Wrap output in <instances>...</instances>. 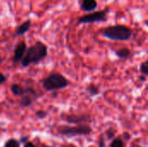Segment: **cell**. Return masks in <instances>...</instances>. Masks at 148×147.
<instances>
[{
  "label": "cell",
  "instance_id": "e0dca14e",
  "mask_svg": "<svg viewBox=\"0 0 148 147\" xmlns=\"http://www.w3.org/2000/svg\"><path fill=\"white\" fill-rule=\"evenodd\" d=\"M48 115V113L44 110H38L36 112V116L38 119H44Z\"/></svg>",
  "mask_w": 148,
  "mask_h": 147
},
{
  "label": "cell",
  "instance_id": "7402d4cb",
  "mask_svg": "<svg viewBox=\"0 0 148 147\" xmlns=\"http://www.w3.org/2000/svg\"><path fill=\"white\" fill-rule=\"evenodd\" d=\"M140 80L141 81H147V77H146L145 75H141L140 76Z\"/></svg>",
  "mask_w": 148,
  "mask_h": 147
},
{
  "label": "cell",
  "instance_id": "52a82bcc",
  "mask_svg": "<svg viewBox=\"0 0 148 147\" xmlns=\"http://www.w3.org/2000/svg\"><path fill=\"white\" fill-rule=\"evenodd\" d=\"M62 119L65 120L68 123L70 124H76L80 125L83 122H90L91 121V117L88 114H68V115H62Z\"/></svg>",
  "mask_w": 148,
  "mask_h": 147
},
{
  "label": "cell",
  "instance_id": "5bb4252c",
  "mask_svg": "<svg viewBox=\"0 0 148 147\" xmlns=\"http://www.w3.org/2000/svg\"><path fill=\"white\" fill-rule=\"evenodd\" d=\"M140 71L141 73V75H145V76H147L148 75V61L146 60L144 61L140 66Z\"/></svg>",
  "mask_w": 148,
  "mask_h": 147
},
{
  "label": "cell",
  "instance_id": "d4e9b609",
  "mask_svg": "<svg viewBox=\"0 0 148 147\" xmlns=\"http://www.w3.org/2000/svg\"><path fill=\"white\" fill-rule=\"evenodd\" d=\"M41 147H49V146H42Z\"/></svg>",
  "mask_w": 148,
  "mask_h": 147
},
{
  "label": "cell",
  "instance_id": "603a6c76",
  "mask_svg": "<svg viewBox=\"0 0 148 147\" xmlns=\"http://www.w3.org/2000/svg\"><path fill=\"white\" fill-rule=\"evenodd\" d=\"M28 139H29V137H28V136H27V137H25V138H22V139H21V142H25Z\"/></svg>",
  "mask_w": 148,
  "mask_h": 147
},
{
  "label": "cell",
  "instance_id": "30bf717a",
  "mask_svg": "<svg viewBox=\"0 0 148 147\" xmlns=\"http://www.w3.org/2000/svg\"><path fill=\"white\" fill-rule=\"evenodd\" d=\"M30 27H31V20L28 19V20L24 21L23 23H21L19 26L16 27V31L14 33V36H23V35L26 34L29 30Z\"/></svg>",
  "mask_w": 148,
  "mask_h": 147
},
{
  "label": "cell",
  "instance_id": "3957f363",
  "mask_svg": "<svg viewBox=\"0 0 148 147\" xmlns=\"http://www.w3.org/2000/svg\"><path fill=\"white\" fill-rule=\"evenodd\" d=\"M42 84L46 91L52 92L67 88L69 85V81L62 74L52 73L42 80Z\"/></svg>",
  "mask_w": 148,
  "mask_h": 147
},
{
  "label": "cell",
  "instance_id": "2e32d148",
  "mask_svg": "<svg viewBox=\"0 0 148 147\" xmlns=\"http://www.w3.org/2000/svg\"><path fill=\"white\" fill-rule=\"evenodd\" d=\"M110 147H124V145H123V141L121 139H114V141L111 143L110 145Z\"/></svg>",
  "mask_w": 148,
  "mask_h": 147
},
{
  "label": "cell",
  "instance_id": "ac0fdd59",
  "mask_svg": "<svg viewBox=\"0 0 148 147\" xmlns=\"http://www.w3.org/2000/svg\"><path fill=\"white\" fill-rule=\"evenodd\" d=\"M106 134H107L108 138L109 139H113V138L114 137V131L113 130V128H110V129H108V130L106 132Z\"/></svg>",
  "mask_w": 148,
  "mask_h": 147
},
{
  "label": "cell",
  "instance_id": "8992f818",
  "mask_svg": "<svg viewBox=\"0 0 148 147\" xmlns=\"http://www.w3.org/2000/svg\"><path fill=\"white\" fill-rule=\"evenodd\" d=\"M26 92L21 97L20 105L23 107H29L32 105L34 101L37 98V93L32 87H26Z\"/></svg>",
  "mask_w": 148,
  "mask_h": 147
},
{
  "label": "cell",
  "instance_id": "9c48e42d",
  "mask_svg": "<svg viewBox=\"0 0 148 147\" xmlns=\"http://www.w3.org/2000/svg\"><path fill=\"white\" fill-rule=\"evenodd\" d=\"M98 6L96 0H80V8L82 11L92 12L95 11Z\"/></svg>",
  "mask_w": 148,
  "mask_h": 147
},
{
  "label": "cell",
  "instance_id": "7a4b0ae2",
  "mask_svg": "<svg viewBox=\"0 0 148 147\" xmlns=\"http://www.w3.org/2000/svg\"><path fill=\"white\" fill-rule=\"evenodd\" d=\"M101 34L111 41H128L133 36V30L128 26L116 24L108 26L101 30Z\"/></svg>",
  "mask_w": 148,
  "mask_h": 147
},
{
  "label": "cell",
  "instance_id": "ba28073f",
  "mask_svg": "<svg viewBox=\"0 0 148 147\" xmlns=\"http://www.w3.org/2000/svg\"><path fill=\"white\" fill-rule=\"evenodd\" d=\"M27 44L24 41H21L19 43H17L14 49V52H13V57H12V62L14 64H16L17 62H21V60L23 59L25 51L27 49Z\"/></svg>",
  "mask_w": 148,
  "mask_h": 147
},
{
  "label": "cell",
  "instance_id": "4fadbf2b",
  "mask_svg": "<svg viewBox=\"0 0 148 147\" xmlns=\"http://www.w3.org/2000/svg\"><path fill=\"white\" fill-rule=\"evenodd\" d=\"M86 91L89 94V95H91V96H95V95H97V94H100V88L97 86V85H95V84H94V83H90L87 88H86Z\"/></svg>",
  "mask_w": 148,
  "mask_h": 147
},
{
  "label": "cell",
  "instance_id": "cb8c5ba5",
  "mask_svg": "<svg viewBox=\"0 0 148 147\" xmlns=\"http://www.w3.org/2000/svg\"><path fill=\"white\" fill-rule=\"evenodd\" d=\"M2 60H3V58H2V56H1V55H0V62H2Z\"/></svg>",
  "mask_w": 148,
  "mask_h": 147
},
{
  "label": "cell",
  "instance_id": "9a60e30c",
  "mask_svg": "<svg viewBox=\"0 0 148 147\" xmlns=\"http://www.w3.org/2000/svg\"><path fill=\"white\" fill-rule=\"evenodd\" d=\"M4 147H20V143L14 139H9L5 145H4Z\"/></svg>",
  "mask_w": 148,
  "mask_h": 147
},
{
  "label": "cell",
  "instance_id": "44dd1931",
  "mask_svg": "<svg viewBox=\"0 0 148 147\" xmlns=\"http://www.w3.org/2000/svg\"><path fill=\"white\" fill-rule=\"evenodd\" d=\"M23 147H36V146L33 143H31V142H26Z\"/></svg>",
  "mask_w": 148,
  "mask_h": 147
},
{
  "label": "cell",
  "instance_id": "484cf974",
  "mask_svg": "<svg viewBox=\"0 0 148 147\" xmlns=\"http://www.w3.org/2000/svg\"><path fill=\"white\" fill-rule=\"evenodd\" d=\"M136 147H141V146H136Z\"/></svg>",
  "mask_w": 148,
  "mask_h": 147
},
{
  "label": "cell",
  "instance_id": "8fae6325",
  "mask_svg": "<svg viewBox=\"0 0 148 147\" xmlns=\"http://www.w3.org/2000/svg\"><path fill=\"white\" fill-rule=\"evenodd\" d=\"M115 55L120 59L127 60V59L131 57L132 52L128 48H125V47L124 48H120V49L115 50Z\"/></svg>",
  "mask_w": 148,
  "mask_h": 147
},
{
  "label": "cell",
  "instance_id": "6da1fadb",
  "mask_svg": "<svg viewBox=\"0 0 148 147\" xmlns=\"http://www.w3.org/2000/svg\"><path fill=\"white\" fill-rule=\"evenodd\" d=\"M48 55V47L41 41H36L33 45L27 48L25 54L21 60V66L29 67L31 64H38Z\"/></svg>",
  "mask_w": 148,
  "mask_h": 147
},
{
  "label": "cell",
  "instance_id": "ffe728a7",
  "mask_svg": "<svg viewBox=\"0 0 148 147\" xmlns=\"http://www.w3.org/2000/svg\"><path fill=\"white\" fill-rule=\"evenodd\" d=\"M99 147H105V140L103 139L102 136L100 137V140H99Z\"/></svg>",
  "mask_w": 148,
  "mask_h": 147
},
{
  "label": "cell",
  "instance_id": "5b68a950",
  "mask_svg": "<svg viewBox=\"0 0 148 147\" xmlns=\"http://www.w3.org/2000/svg\"><path fill=\"white\" fill-rule=\"evenodd\" d=\"M57 132L65 136H77V135H88L92 132L91 127L87 124H80L76 126H61L57 128Z\"/></svg>",
  "mask_w": 148,
  "mask_h": 147
},
{
  "label": "cell",
  "instance_id": "7c38bea8",
  "mask_svg": "<svg viewBox=\"0 0 148 147\" xmlns=\"http://www.w3.org/2000/svg\"><path fill=\"white\" fill-rule=\"evenodd\" d=\"M10 91L11 93L15 95V96H22L25 94L26 92V88L23 86H21L20 84L17 83H13L10 86Z\"/></svg>",
  "mask_w": 148,
  "mask_h": 147
},
{
  "label": "cell",
  "instance_id": "277c9868",
  "mask_svg": "<svg viewBox=\"0 0 148 147\" xmlns=\"http://www.w3.org/2000/svg\"><path fill=\"white\" fill-rule=\"evenodd\" d=\"M109 9L108 7H106L103 10H97V11H92L89 14L84 15L78 18L77 23L78 24H86V23H101L105 22L108 19V14Z\"/></svg>",
  "mask_w": 148,
  "mask_h": 147
},
{
  "label": "cell",
  "instance_id": "d6986e66",
  "mask_svg": "<svg viewBox=\"0 0 148 147\" xmlns=\"http://www.w3.org/2000/svg\"><path fill=\"white\" fill-rule=\"evenodd\" d=\"M6 81H7V77H6V75H5L3 73L0 72V85L3 84Z\"/></svg>",
  "mask_w": 148,
  "mask_h": 147
}]
</instances>
